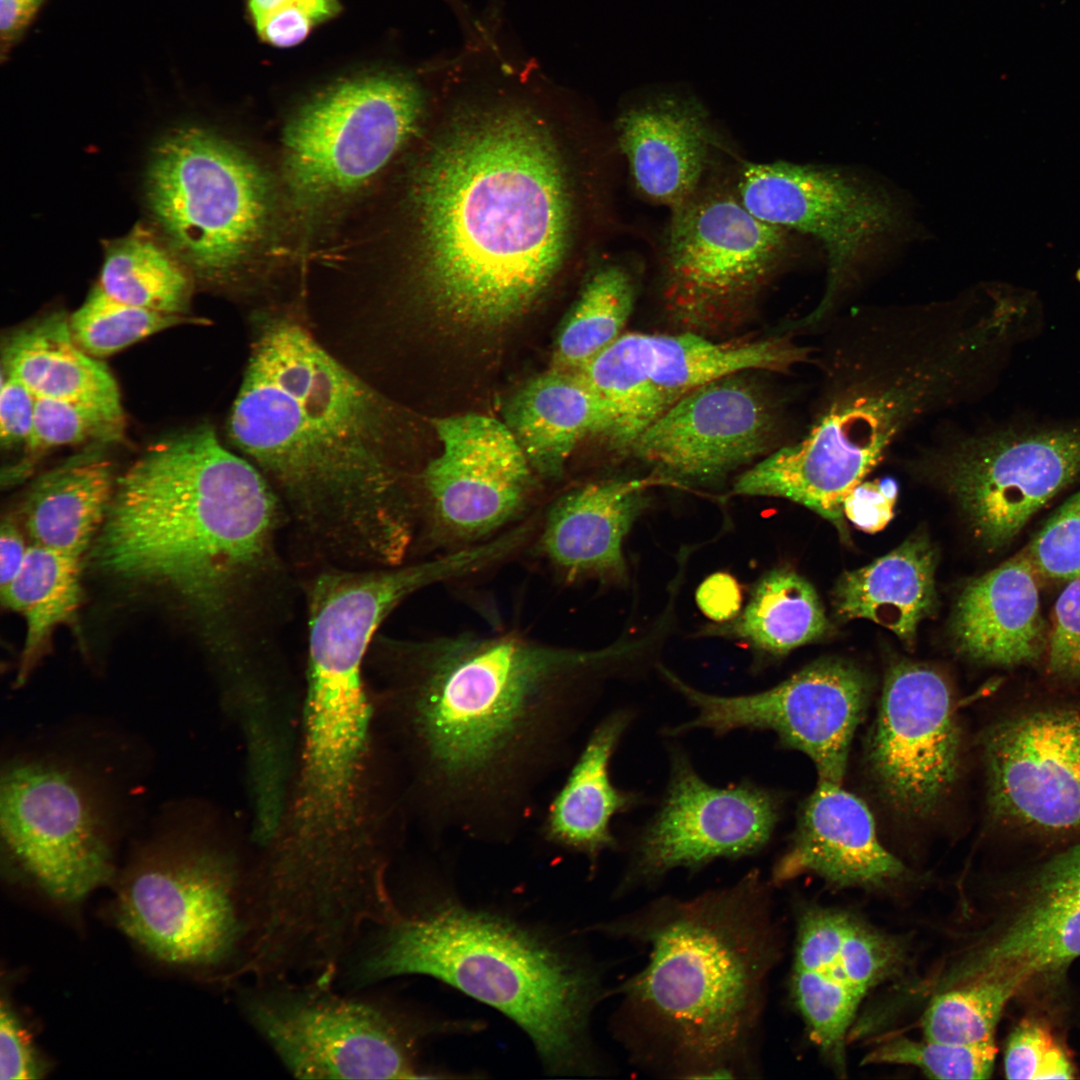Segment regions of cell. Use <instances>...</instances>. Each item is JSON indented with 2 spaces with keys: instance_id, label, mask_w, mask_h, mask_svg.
I'll use <instances>...</instances> for the list:
<instances>
[{
  "instance_id": "obj_1",
  "label": "cell",
  "mask_w": 1080,
  "mask_h": 1080,
  "mask_svg": "<svg viewBox=\"0 0 1080 1080\" xmlns=\"http://www.w3.org/2000/svg\"><path fill=\"white\" fill-rule=\"evenodd\" d=\"M387 708L408 788L435 834L508 843L573 760L595 685L625 644L581 649L509 632L391 647Z\"/></svg>"
},
{
  "instance_id": "obj_2",
  "label": "cell",
  "mask_w": 1080,
  "mask_h": 1080,
  "mask_svg": "<svg viewBox=\"0 0 1080 1080\" xmlns=\"http://www.w3.org/2000/svg\"><path fill=\"white\" fill-rule=\"evenodd\" d=\"M1011 323L1003 305L978 312L952 303L835 320L808 431L741 473L738 491L803 505L846 536V496L905 432L966 399Z\"/></svg>"
},
{
  "instance_id": "obj_3",
  "label": "cell",
  "mask_w": 1080,
  "mask_h": 1080,
  "mask_svg": "<svg viewBox=\"0 0 1080 1080\" xmlns=\"http://www.w3.org/2000/svg\"><path fill=\"white\" fill-rule=\"evenodd\" d=\"M391 410L299 323L261 327L228 421L312 533L347 555L399 565L417 513L388 456Z\"/></svg>"
},
{
  "instance_id": "obj_4",
  "label": "cell",
  "mask_w": 1080,
  "mask_h": 1080,
  "mask_svg": "<svg viewBox=\"0 0 1080 1080\" xmlns=\"http://www.w3.org/2000/svg\"><path fill=\"white\" fill-rule=\"evenodd\" d=\"M364 660L308 655L299 736L277 828L251 862L257 912L272 930L335 939L392 909L387 810L379 800Z\"/></svg>"
},
{
  "instance_id": "obj_5",
  "label": "cell",
  "mask_w": 1080,
  "mask_h": 1080,
  "mask_svg": "<svg viewBox=\"0 0 1080 1080\" xmlns=\"http://www.w3.org/2000/svg\"><path fill=\"white\" fill-rule=\"evenodd\" d=\"M543 128L520 109L486 113L441 144L418 177V279L458 321L518 315L564 258L570 199Z\"/></svg>"
},
{
  "instance_id": "obj_6",
  "label": "cell",
  "mask_w": 1080,
  "mask_h": 1080,
  "mask_svg": "<svg viewBox=\"0 0 1080 1080\" xmlns=\"http://www.w3.org/2000/svg\"><path fill=\"white\" fill-rule=\"evenodd\" d=\"M278 520L260 470L201 425L153 443L116 479L95 560L216 613L272 568Z\"/></svg>"
},
{
  "instance_id": "obj_7",
  "label": "cell",
  "mask_w": 1080,
  "mask_h": 1080,
  "mask_svg": "<svg viewBox=\"0 0 1080 1080\" xmlns=\"http://www.w3.org/2000/svg\"><path fill=\"white\" fill-rule=\"evenodd\" d=\"M603 929L647 948L623 1000L667 1069L733 1077L759 1027L777 955L759 872L693 898L659 899Z\"/></svg>"
},
{
  "instance_id": "obj_8",
  "label": "cell",
  "mask_w": 1080,
  "mask_h": 1080,
  "mask_svg": "<svg viewBox=\"0 0 1080 1080\" xmlns=\"http://www.w3.org/2000/svg\"><path fill=\"white\" fill-rule=\"evenodd\" d=\"M344 971L357 988L403 975L437 978L511 1018L553 1072L587 1065L595 975L498 917L456 906L398 910L364 935Z\"/></svg>"
},
{
  "instance_id": "obj_9",
  "label": "cell",
  "mask_w": 1080,
  "mask_h": 1080,
  "mask_svg": "<svg viewBox=\"0 0 1080 1080\" xmlns=\"http://www.w3.org/2000/svg\"><path fill=\"white\" fill-rule=\"evenodd\" d=\"M249 863L208 825H165L123 872L118 926L163 962L244 976L253 939Z\"/></svg>"
},
{
  "instance_id": "obj_10",
  "label": "cell",
  "mask_w": 1080,
  "mask_h": 1080,
  "mask_svg": "<svg viewBox=\"0 0 1080 1080\" xmlns=\"http://www.w3.org/2000/svg\"><path fill=\"white\" fill-rule=\"evenodd\" d=\"M108 778L62 753L22 754L2 770V842L54 899L75 903L113 874L121 805Z\"/></svg>"
},
{
  "instance_id": "obj_11",
  "label": "cell",
  "mask_w": 1080,
  "mask_h": 1080,
  "mask_svg": "<svg viewBox=\"0 0 1080 1080\" xmlns=\"http://www.w3.org/2000/svg\"><path fill=\"white\" fill-rule=\"evenodd\" d=\"M147 197L176 252L198 276L213 281L248 263L274 210L264 170L228 140L194 126L172 131L156 147Z\"/></svg>"
},
{
  "instance_id": "obj_12",
  "label": "cell",
  "mask_w": 1080,
  "mask_h": 1080,
  "mask_svg": "<svg viewBox=\"0 0 1080 1080\" xmlns=\"http://www.w3.org/2000/svg\"><path fill=\"white\" fill-rule=\"evenodd\" d=\"M248 1023L300 1079L418 1078L423 1030L391 1003L311 980L251 981Z\"/></svg>"
},
{
  "instance_id": "obj_13",
  "label": "cell",
  "mask_w": 1080,
  "mask_h": 1080,
  "mask_svg": "<svg viewBox=\"0 0 1080 1080\" xmlns=\"http://www.w3.org/2000/svg\"><path fill=\"white\" fill-rule=\"evenodd\" d=\"M422 104L413 81L387 73L349 79L312 98L283 135V175L294 203L320 209L360 189L412 134Z\"/></svg>"
},
{
  "instance_id": "obj_14",
  "label": "cell",
  "mask_w": 1080,
  "mask_h": 1080,
  "mask_svg": "<svg viewBox=\"0 0 1080 1080\" xmlns=\"http://www.w3.org/2000/svg\"><path fill=\"white\" fill-rule=\"evenodd\" d=\"M812 349L786 336L716 342L700 333H623L578 370L601 400L604 436L629 453L640 434L694 389L753 370L785 372L809 360Z\"/></svg>"
},
{
  "instance_id": "obj_15",
  "label": "cell",
  "mask_w": 1080,
  "mask_h": 1080,
  "mask_svg": "<svg viewBox=\"0 0 1080 1080\" xmlns=\"http://www.w3.org/2000/svg\"><path fill=\"white\" fill-rule=\"evenodd\" d=\"M926 448V464L990 549L1010 543L1080 476V423L954 434Z\"/></svg>"
},
{
  "instance_id": "obj_16",
  "label": "cell",
  "mask_w": 1080,
  "mask_h": 1080,
  "mask_svg": "<svg viewBox=\"0 0 1080 1080\" xmlns=\"http://www.w3.org/2000/svg\"><path fill=\"white\" fill-rule=\"evenodd\" d=\"M665 299L671 314L699 333L741 313L775 269L785 229L750 213L738 194L699 189L671 210Z\"/></svg>"
},
{
  "instance_id": "obj_17",
  "label": "cell",
  "mask_w": 1080,
  "mask_h": 1080,
  "mask_svg": "<svg viewBox=\"0 0 1080 1080\" xmlns=\"http://www.w3.org/2000/svg\"><path fill=\"white\" fill-rule=\"evenodd\" d=\"M990 817L1020 835L1080 839V701L1029 704L981 735Z\"/></svg>"
},
{
  "instance_id": "obj_18",
  "label": "cell",
  "mask_w": 1080,
  "mask_h": 1080,
  "mask_svg": "<svg viewBox=\"0 0 1080 1080\" xmlns=\"http://www.w3.org/2000/svg\"><path fill=\"white\" fill-rule=\"evenodd\" d=\"M660 670L697 711L692 720L671 728V735L692 729L717 734L740 728L770 730L784 747L813 762L819 782L842 784L870 695L868 679L854 665L820 660L768 690L741 696L701 692L666 668Z\"/></svg>"
},
{
  "instance_id": "obj_19",
  "label": "cell",
  "mask_w": 1080,
  "mask_h": 1080,
  "mask_svg": "<svg viewBox=\"0 0 1080 1080\" xmlns=\"http://www.w3.org/2000/svg\"><path fill=\"white\" fill-rule=\"evenodd\" d=\"M440 454L423 471L428 539L452 551L486 541L527 515L533 469L514 434L475 413L436 419Z\"/></svg>"
},
{
  "instance_id": "obj_20",
  "label": "cell",
  "mask_w": 1080,
  "mask_h": 1080,
  "mask_svg": "<svg viewBox=\"0 0 1080 1080\" xmlns=\"http://www.w3.org/2000/svg\"><path fill=\"white\" fill-rule=\"evenodd\" d=\"M962 743L943 676L915 663L892 666L867 745L870 773L891 811L911 821L934 816L959 779Z\"/></svg>"
},
{
  "instance_id": "obj_21",
  "label": "cell",
  "mask_w": 1080,
  "mask_h": 1080,
  "mask_svg": "<svg viewBox=\"0 0 1080 1080\" xmlns=\"http://www.w3.org/2000/svg\"><path fill=\"white\" fill-rule=\"evenodd\" d=\"M737 194L755 217L819 240L827 254L826 290L811 323L821 322L854 281L864 256L899 219L883 192L840 172L787 162L749 164Z\"/></svg>"
},
{
  "instance_id": "obj_22",
  "label": "cell",
  "mask_w": 1080,
  "mask_h": 1080,
  "mask_svg": "<svg viewBox=\"0 0 1080 1080\" xmlns=\"http://www.w3.org/2000/svg\"><path fill=\"white\" fill-rule=\"evenodd\" d=\"M779 809L774 792L750 782L711 786L674 752L665 797L637 839L623 889L656 882L676 868L694 871L716 859L759 852Z\"/></svg>"
},
{
  "instance_id": "obj_23",
  "label": "cell",
  "mask_w": 1080,
  "mask_h": 1080,
  "mask_svg": "<svg viewBox=\"0 0 1080 1080\" xmlns=\"http://www.w3.org/2000/svg\"><path fill=\"white\" fill-rule=\"evenodd\" d=\"M747 372L712 380L686 394L636 439L630 454L664 480L705 484L768 454L776 414Z\"/></svg>"
},
{
  "instance_id": "obj_24",
  "label": "cell",
  "mask_w": 1080,
  "mask_h": 1080,
  "mask_svg": "<svg viewBox=\"0 0 1080 1080\" xmlns=\"http://www.w3.org/2000/svg\"><path fill=\"white\" fill-rule=\"evenodd\" d=\"M651 479H606L562 494L547 508L536 548L566 583L626 575L623 543L647 505Z\"/></svg>"
},
{
  "instance_id": "obj_25",
  "label": "cell",
  "mask_w": 1080,
  "mask_h": 1080,
  "mask_svg": "<svg viewBox=\"0 0 1080 1080\" xmlns=\"http://www.w3.org/2000/svg\"><path fill=\"white\" fill-rule=\"evenodd\" d=\"M814 873L840 887L881 886L906 874L877 836L867 805L841 785L819 782L803 802L790 844L773 870L782 883Z\"/></svg>"
},
{
  "instance_id": "obj_26",
  "label": "cell",
  "mask_w": 1080,
  "mask_h": 1080,
  "mask_svg": "<svg viewBox=\"0 0 1080 1080\" xmlns=\"http://www.w3.org/2000/svg\"><path fill=\"white\" fill-rule=\"evenodd\" d=\"M619 145L638 191L671 210L701 188L712 133L697 101L664 93L628 107L617 124Z\"/></svg>"
},
{
  "instance_id": "obj_27",
  "label": "cell",
  "mask_w": 1080,
  "mask_h": 1080,
  "mask_svg": "<svg viewBox=\"0 0 1080 1080\" xmlns=\"http://www.w3.org/2000/svg\"><path fill=\"white\" fill-rule=\"evenodd\" d=\"M1037 577L1023 551L971 580L953 613L958 650L975 662L1001 668L1034 664L1045 656L1048 629Z\"/></svg>"
},
{
  "instance_id": "obj_28",
  "label": "cell",
  "mask_w": 1080,
  "mask_h": 1080,
  "mask_svg": "<svg viewBox=\"0 0 1080 1080\" xmlns=\"http://www.w3.org/2000/svg\"><path fill=\"white\" fill-rule=\"evenodd\" d=\"M630 722V714H609L593 729L567 775L553 794L539 826L547 843L584 854L594 863L616 846L612 818L639 802V796L618 789L611 781L610 763Z\"/></svg>"
},
{
  "instance_id": "obj_29",
  "label": "cell",
  "mask_w": 1080,
  "mask_h": 1080,
  "mask_svg": "<svg viewBox=\"0 0 1080 1080\" xmlns=\"http://www.w3.org/2000/svg\"><path fill=\"white\" fill-rule=\"evenodd\" d=\"M1030 899L964 977L998 969L1028 980L1080 957V870L1065 851L1040 867Z\"/></svg>"
},
{
  "instance_id": "obj_30",
  "label": "cell",
  "mask_w": 1080,
  "mask_h": 1080,
  "mask_svg": "<svg viewBox=\"0 0 1080 1080\" xmlns=\"http://www.w3.org/2000/svg\"><path fill=\"white\" fill-rule=\"evenodd\" d=\"M505 423L533 471L557 479L582 438L603 434L607 416L601 400L578 370L552 368L513 396Z\"/></svg>"
},
{
  "instance_id": "obj_31",
  "label": "cell",
  "mask_w": 1080,
  "mask_h": 1080,
  "mask_svg": "<svg viewBox=\"0 0 1080 1080\" xmlns=\"http://www.w3.org/2000/svg\"><path fill=\"white\" fill-rule=\"evenodd\" d=\"M936 552L924 536H912L872 563L845 572L833 604L846 620L868 619L912 645L920 622L936 607Z\"/></svg>"
},
{
  "instance_id": "obj_32",
  "label": "cell",
  "mask_w": 1080,
  "mask_h": 1080,
  "mask_svg": "<svg viewBox=\"0 0 1080 1080\" xmlns=\"http://www.w3.org/2000/svg\"><path fill=\"white\" fill-rule=\"evenodd\" d=\"M100 445L92 444L33 484L23 503L33 544L81 557L102 528L117 478Z\"/></svg>"
},
{
  "instance_id": "obj_33",
  "label": "cell",
  "mask_w": 1080,
  "mask_h": 1080,
  "mask_svg": "<svg viewBox=\"0 0 1080 1080\" xmlns=\"http://www.w3.org/2000/svg\"><path fill=\"white\" fill-rule=\"evenodd\" d=\"M1 367L36 398L121 404L114 377L75 342L64 313L50 314L8 337Z\"/></svg>"
},
{
  "instance_id": "obj_34",
  "label": "cell",
  "mask_w": 1080,
  "mask_h": 1080,
  "mask_svg": "<svg viewBox=\"0 0 1080 1080\" xmlns=\"http://www.w3.org/2000/svg\"><path fill=\"white\" fill-rule=\"evenodd\" d=\"M80 561L81 557L32 544L20 571L1 588L3 604L26 621L19 684L37 665L56 627L76 616L82 594Z\"/></svg>"
},
{
  "instance_id": "obj_35",
  "label": "cell",
  "mask_w": 1080,
  "mask_h": 1080,
  "mask_svg": "<svg viewBox=\"0 0 1080 1080\" xmlns=\"http://www.w3.org/2000/svg\"><path fill=\"white\" fill-rule=\"evenodd\" d=\"M828 621L813 586L790 569H775L754 586L740 616L726 632L771 655L820 639Z\"/></svg>"
},
{
  "instance_id": "obj_36",
  "label": "cell",
  "mask_w": 1080,
  "mask_h": 1080,
  "mask_svg": "<svg viewBox=\"0 0 1080 1080\" xmlns=\"http://www.w3.org/2000/svg\"><path fill=\"white\" fill-rule=\"evenodd\" d=\"M98 286L117 301L168 314L185 315L191 296L185 267L140 227L107 249Z\"/></svg>"
},
{
  "instance_id": "obj_37",
  "label": "cell",
  "mask_w": 1080,
  "mask_h": 1080,
  "mask_svg": "<svg viewBox=\"0 0 1080 1080\" xmlns=\"http://www.w3.org/2000/svg\"><path fill=\"white\" fill-rule=\"evenodd\" d=\"M634 303V282L624 268L612 265L599 270L558 334L552 368H583L623 334Z\"/></svg>"
},
{
  "instance_id": "obj_38",
  "label": "cell",
  "mask_w": 1080,
  "mask_h": 1080,
  "mask_svg": "<svg viewBox=\"0 0 1080 1080\" xmlns=\"http://www.w3.org/2000/svg\"><path fill=\"white\" fill-rule=\"evenodd\" d=\"M1028 979L1021 974L989 969L962 979L938 994L922 1018L925 1038L955 1044L994 1040L1001 1013Z\"/></svg>"
},
{
  "instance_id": "obj_39",
  "label": "cell",
  "mask_w": 1080,
  "mask_h": 1080,
  "mask_svg": "<svg viewBox=\"0 0 1080 1080\" xmlns=\"http://www.w3.org/2000/svg\"><path fill=\"white\" fill-rule=\"evenodd\" d=\"M124 427L121 404L36 398L32 431L23 446V458L3 473L6 474L3 481L14 483L25 477L51 449L119 441Z\"/></svg>"
},
{
  "instance_id": "obj_40",
  "label": "cell",
  "mask_w": 1080,
  "mask_h": 1080,
  "mask_svg": "<svg viewBox=\"0 0 1080 1080\" xmlns=\"http://www.w3.org/2000/svg\"><path fill=\"white\" fill-rule=\"evenodd\" d=\"M193 322L185 315L168 314L117 301L97 285L69 317L75 342L89 355L105 357L164 329Z\"/></svg>"
},
{
  "instance_id": "obj_41",
  "label": "cell",
  "mask_w": 1080,
  "mask_h": 1080,
  "mask_svg": "<svg viewBox=\"0 0 1080 1080\" xmlns=\"http://www.w3.org/2000/svg\"><path fill=\"white\" fill-rule=\"evenodd\" d=\"M790 984L811 1039L842 1065L845 1035L862 996L819 971L792 967Z\"/></svg>"
},
{
  "instance_id": "obj_42",
  "label": "cell",
  "mask_w": 1080,
  "mask_h": 1080,
  "mask_svg": "<svg viewBox=\"0 0 1080 1080\" xmlns=\"http://www.w3.org/2000/svg\"><path fill=\"white\" fill-rule=\"evenodd\" d=\"M995 1055L994 1040L955 1044L901 1037L870 1051L863 1063L912 1065L938 1079H986L992 1072Z\"/></svg>"
},
{
  "instance_id": "obj_43",
  "label": "cell",
  "mask_w": 1080,
  "mask_h": 1080,
  "mask_svg": "<svg viewBox=\"0 0 1080 1080\" xmlns=\"http://www.w3.org/2000/svg\"><path fill=\"white\" fill-rule=\"evenodd\" d=\"M901 958L902 950L894 940L850 916L836 962L824 973L863 997L895 971Z\"/></svg>"
},
{
  "instance_id": "obj_44",
  "label": "cell",
  "mask_w": 1080,
  "mask_h": 1080,
  "mask_svg": "<svg viewBox=\"0 0 1080 1080\" xmlns=\"http://www.w3.org/2000/svg\"><path fill=\"white\" fill-rule=\"evenodd\" d=\"M1024 552L1038 576L1063 581L1080 576V490L1055 510Z\"/></svg>"
},
{
  "instance_id": "obj_45",
  "label": "cell",
  "mask_w": 1080,
  "mask_h": 1080,
  "mask_svg": "<svg viewBox=\"0 0 1080 1080\" xmlns=\"http://www.w3.org/2000/svg\"><path fill=\"white\" fill-rule=\"evenodd\" d=\"M247 6L258 36L280 48L299 44L340 9L338 0H247Z\"/></svg>"
},
{
  "instance_id": "obj_46",
  "label": "cell",
  "mask_w": 1080,
  "mask_h": 1080,
  "mask_svg": "<svg viewBox=\"0 0 1080 1080\" xmlns=\"http://www.w3.org/2000/svg\"><path fill=\"white\" fill-rule=\"evenodd\" d=\"M1009 1079H1071L1075 1070L1046 1026L1023 1020L1012 1032L1004 1055Z\"/></svg>"
},
{
  "instance_id": "obj_47",
  "label": "cell",
  "mask_w": 1080,
  "mask_h": 1080,
  "mask_svg": "<svg viewBox=\"0 0 1080 1080\" xmlns=\"http://www.w3.org/2000/svg\"><path fill=\"white\" fill-rule=\"evenodd\" d=\"M1045 660L1051 676L1080 684V576L1068 581L1054 604Z\"/></svg>"
},
{
  "instance_id": "obj_48",
  "label": "cell",
  "mask_w": 1080,
  "mask_h": 1080,
  "mask_svg": "<svg viewBox=\"0 0 1080 1080\" xmlns=\"http://www.w3.org/2000/svg\"><path fill=\"white\" fill-rule=\"evenodd\" d=\"M898 490L897 481L889 476L864 480L844 499V516L866 533L879 532L894 517Z\"/></svg>"
},
{
  "instance_id": "obj_49",
  "label": "cell",
  "mask_w": 1080,
  "mask_h": 1080,
  "mask_svg": "<svg viewBox=\"0 0 1080 1080\" xmlns=\"http://www.w3.org/2000/svg\"><path fill=\"white\" fill-rule=\"evenodd\" d=\"M44 1072L30 1035L10 1003L3 1000L0 1014V1079H37Z\"/></svg>"
},
{
  "instance_id": "obj_50",
  "label": "cell",
  "mask_w": 1080,
  "mask_h": 1080,
  "mask_svg": "<svg viewBox=\"0 0 1080 1080\" xmlns=\"http://www.w3.org/2000/svg\"><path fill=\"white\" fill-rule=\"evenodd\" d=\"M35 407L34 394L19 379L2 370L0 440L3 449L26 444L32 431Z\"/></svg>"
},
{
  "instance_id": "obj_51",
  "label": "cell",
  "mask_w": 1080,
  "mask_h": 1080,
  "mask_svg": "<svg viewBox=\"0 0 1080 1080\" xmlns=\"http://www.w3.org/2000/svg\"><path fill=\"white\" fill-rule=\"evenodd\" d=\"M696 599L701 610L716 621L735 616L741 604L738 584L725 573L708 577L698 588Z\"/></svg>"
},
{
  "instance_id": "obj_52",
  "label": "cell",
  "mask_w": 1080,
  "mask_h": 1080,
  "mask_svg": "<svg viewBox=\"0 0 1080 1080\" xmlns=\"http://www.w3.org/2000/svg\"><path fill=\"white\" fill-rule=\"evenodd\" d=\"M29 546H26L24 537L9 518L4 519L0 533V586H6L20 571Z\"/></svg>"
},
{
  "instance_id": "obj_53",
  "label": "cell",
  "mask_w": 1080,
  "mask_h": 1080,
  "mask_svg": "<svg viewBox=\"0 0 1080 1080\" xmlns=\"http://www.w3.org/2000/svg\"><path fill=\"white\" fill-rule=\"evenodd\" d=\"M42 0H0V30L3 41H11L21 33L40 6Z\"/></svg>"
},
{
  "instance_id": "obj_54",
  "label": "cell",
  "mask_w": 1080,
  "mask_h": 1080,
  "mask_svg": "<svg viewBox=\"0 0 1080 1080\" xmlns=\"http://www.w3.org/2000/svg\"><path fill=\"white\" fill-rule=\"evenodd\" d=\"M1065 849L1073 863L1080 870V839L1074 841L1069 847Z\"/></svg>"
}]
</instances>
